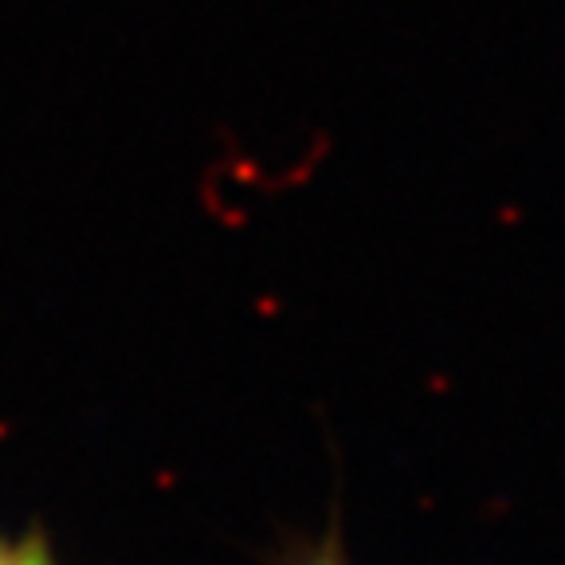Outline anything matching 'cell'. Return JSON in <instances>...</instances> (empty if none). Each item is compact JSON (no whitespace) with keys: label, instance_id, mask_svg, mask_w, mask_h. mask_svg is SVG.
Wrapping results in <instances>:
<instances>
[{"label":"cell","instance_id":"7a4b0ae2","mask_svg":"<svg viewBox=\"0 0 565 565\" xmlns=\"http://www.w3.org/2000/svg\"><path fill=\"white\" fill-rule=\"evenodd\" d=\"M302 565H345V562L338 557V550H334V546H327V550H318V554H310Z\"/></svg>","mask_w":565,"mask_h":565},{"label":"cell","instance_id":"6da1fadb","mask_svg":"<svg viewBox=\"0 0 565 565\" xmlns=\"http://www.w3.org/2000/svg\"><path fill=\"white\" fill-rule=\"evenodd\" d=\"M0 565H47V557L32 546H0Z\"/></svg>","mask_w":565,"mask_h":565}]
</instances>
